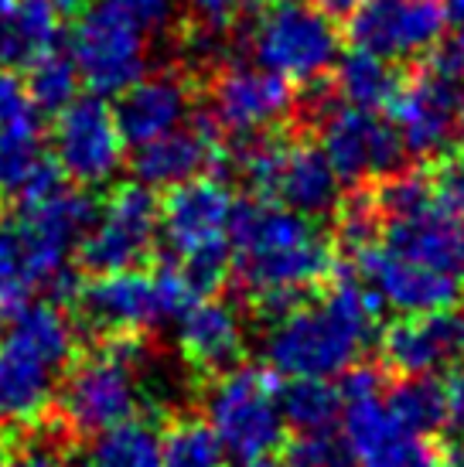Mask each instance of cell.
Returning <instances> with one entry per match:
<instances>
[{"mask_svg":"<svg viewBox=\"0 0 464 467\" xmlns=\"http://www.w3.org/2000/svg\"><path fill=\"white\" fill-rule=\"evenodd\" d=\"M229 246L232 270L267 317L294 307L335 270V249L318 222L280 202H236Z\"/></svg>","mask_w":464,"mask_h":467,"instance_id":"cell-1","label":"cell"},{"mask_svg":"<svg viewBox=\"0 0 464 467\" xmlns=\"http://www.w3.org/2000/svg\"><path fill=\"white\" fill-rule=\"evenodd\" d=\"M379 300L362 280H338L322 300L270 317L263 355L273 376L335 379L359 362L375 337Z\"/></svg>","mask_w":464,"mask_h":467,"instance_id":"cell-2","label":"cell"},{"mask_svg":"<svg viewBox=\"0 0 464 467\" xmlns=\"http://www.w3.org/2000/svg\"><path fill=\"white\" fill-rule=\"evenodd\" d=\"M92 198L55 184L25 198L11 219H0V286L25 300L41 286H69V256L92 222Z\"/></svg>","mask_w":464,"mask_h":467,"instance_id":"cell-3","label":"cell"},{"mask_svg":"<svg viewBox=\"0 0 464 467\" xmlns=\"http://www.w3.org/2000/svg\"><path fill=\"white\" fill-rule=\"evenodd\" d=\"M76 327L55 304H21L0 337V427H35L55 406Z\"/></svg>","mask_w":464,"mask_h":467,"instance_id":"cell-4","label":"cell"},{"mask_svg":"<svg viewBox=\"0 0 464 467\" xmlns=\"http://www.w3.org/2000/svg\"><path fill=\"white\" fill-rule=\"evenodd\" d=\"M236 198L216 178H192L171 188L161 205V235L195 297H206L229 276V222Z\"/></svg>","mask_w":464,"mask_h":467,"instance_id":"cell-5","label":"cell"},{"mask_svg":"<svg viewBox=\"0 0 464 467\" xmlns=\"http://www.w3.org/2000/svg\"><path fill=\"white\" fill-rule=\"evenodd\" d=\"M154 355L141 341V335H113L103 351L69 372L58 410L65 427L79 437H96L103 430L133 420L141 410V376L151 368Z\"/></svg>","mask_w":464,"mask_h":467,"instance_id":"cell-6","label":"cell"},{"mask_svg":"<svg viewBox=\"0 0 464 467\" xmlns=\"http://www.w3.org/2000/svg\"><path fill=\"white\" fill-rule=\"evenodd\" d=\"M253 62L290 86H314L342 55L335 21L314 0H267L249 27Z\"/></svg>","mask_w":464,"mask_h":467,"instance_id":"cell-7","label":"cell"},{"mask_svg":"<svg viewBox=\"0 0 464 467\" xmlns=\"http://www.w3.org/2000/svg\"><path fill=\"white\" fill-rule=\"evenodd\" d=\"M79 314L100 335H141L151 327L174 321L195 300L188 280L171 270L143 273L137 266L113 273H96L90 284L79 286Z\"/></svg>","mask_w":464,"mask_h":467,"instance_id":"cell-8","label":"cell"},{"mask_svg":"<svg viewBox=\"0 0 464 467\" xmlns=\"http://www.w3.org/2000/svg\"><path fill=\"white\" fill-rule=\"evenodd\" d=\"M206 423L239 464L273 454L284 441L280 389L259 368L232 365L206 392Z\"/></svg>","mask_w":464,"mask_h":467,"instance_id":"cell-9","label":"cell"},{"mask_svg":"<svg viewBox=\"0 0 464 467\" xmlns=\"http://www.w3.org/2000/svg\"><path fill=\"white\" fill-rule=\"evenodd\" d=\"M69 58L96 96H120L147 72V25L120 0L86 4L69 38Z\"/></svg>","mask_w":464,"mask_h":467,"instance_id":"cell-10","label":"cell"},{"mask_svg":"<svg viewBox=\"0 0 464 467\" xmlns=\"http://www.w3.org/2000/svg\"><path fill=\"white\" fill-rule=\"evenodd\" d=\"M342 441L355 467H410L420 457V437L403 427L383 400V376L369 365L342 372Z\"/></svg>","mask_w":464,"mask_h":467,"instance_id":"cell-11","label":"cell"},{"mask_svg":"<svg viewBox=\"0 0 464 467\" xmlns=\"http://www.w3.org/2000/svg\"><path fill=\"white\" fill-rule=\"evenodd\" d=\"M161 235V205L147 184H120L100 212H92L90 229L79 239V260L90 273H113L141 266Z\"/></svg>","mask_w":464,"mask_h":467,"instance_id":"cell-12","label":"cell"},{"mask_svg":"<svg viewBox=\"0 0 464 467\" xmlns=\"http://www.w3.org/2000/svg\"><path fill=\"white\" fill-rule=\"evenodd\" d=\"M322 150L342 182H375L396 174L403 164L400 137L379 109L359 106H324L322 109Z\"/></svg>","mask_w":464,"mask_h":467,"instance_id":"cell-13","label":"cell"},{"mask_svg":"<svg viewBox=\"0 0 464 467\" xmlns=\"http://www.w3.org/2000/svg\"><path fill=\"white\" fill-rule=\"evenodd\" d=\"M55 164L62 178L82 188H96L113 178L123 164V133L116 127L113 109L100 96L72 99L55 123Z\"/></svg>","mask_w":464,"mask_h":467,"instance_id":"cell-14","label":"cell"},{"mask_svg":"<svg viewBox=\"0 0 464 467\" xmlns=\"http://www.w3.org/2000/svg\"><path fill=\"white\" fill-rule=\"evenodd\" d=\"M444 7L438 0H365L348 14V35L355 48L406 62L430 52L444 38Z\"/></svg>","mask_w":464,"mask_h":467,"instance_id":"cell-15","label":"cell"},{"mask_svg":"<svg viewBox=\"0 0 464 467\" xmlns=\"http://www.w3.org/2000/svg\"><path fill=\"white\" fill-rule=\"evenodd\" d=\"M294 109L290 82L263 66H226L212 82V119L236 137H257Z\"/></svg>","mask_w":464,"mask_h":467,"instance_id":"cell-16","label":"cell"},{"mask_svg":"<svg viewBox=\"0 0 464 467\" xmlns=\"http://www.w3.org/2000/svg\"><path fill=\"white\" fill-rule=\"evenodd\" d=\"M389 109H393V130L400 137L403 150L413 157H440L458 137L461 96L458 86L438 68L400 82Z\"/></svg>","mask_w":464,"mask_h":467,"instance_id":"cell-17","label":"cell"},{"mask_svg":"<svg viewBox=\"0 0 464 467\" xmlns=\"http://www.w3.org/2000/svg\"><path fill=\"white\" fill-rule=\"evenodd\" d=\"M383 355L403 376H438L464 362V307L403 314L383 335Z\"/></svg>","mask_w":464,"mask_h":467,"instance_id":"cell-18","label":"cell"},{"mask_svg":"<svg viewBox=\"0 0 464 467\" xmlns=\"http://www.w3.org/2000/svg\"><path fill=\"white\" fill-rule=\"evenodd\" d=\"M359 280L373 290L379 307H393L400 314L434 311V307L454 304V294H458V280L451 276V270L406 260L379 243L359 253Z\"/></svg>","mask_w":464,"mask_h":467,"instance_id":"cell-19","label":"cell"},{"mask_svg":"<svg viewBox=\"0 0 464 467\" xmlns=\"http://www.w3.org/2000/svg\"><path fill=\"white\" fill-rule=\"evenodd\" d=\"M263 198H273L311 219H322L328 212H335L342 202V178L335 174L322 147L277 143V157H273Z\"/></svg>","mask_w":464,"mask_h":467,"instance_id":"cell-20","label":"cell"},{"mask_svg":"<svg viewBox=\"0 0 464 467\" xmlns=\"http://www.w3.org/2000/svg\"><path fill=\"white\" fill-rule=\"evenodd\" d=\"M188 113H192V89L185 78L171 72L141 76L137 82H130L113 109L123 140L133 147L185 127Z\"/></svg>","mask_w":464,"mask_h":467,"instance_id":"cell-21","label":"cell"},{"mask_svg":"<svg viewBox=\"0 0 464 467\" xmlns=\"http://www.w3.org/2000/svg\"><path fill=\"white\" fill-rule=\"evenodd\" d=\"M174 321H178V348L195 368L219 376L232 365H239L246 351V327L232 304L216 297H195Z\"/></svg>","mask_w":464,"mask_h":467,"instance_id":"cell-22","label":"cell"},{"mask_svg":"<svg viewBox=\"0 0 464 467\" xmlns=\"http://www.w3.org/2000/svg\"><path fill=\"white\" fill-rule=\"evenodd\" d=\"M62 184V171L41 147L38 109H25L0 123V195L35 198Z\"/></svg>","mask_w":464,"mask_h":467,"instance_id":"cell-23","label":"cell"},{"mask_svg":"<svg viewBox=\"0 0 464 467\" xmlns=\"http://www.w3.org/2000/svg\"><path fill=\"white\" fill-rule=\"evenodd\" d=\"M222 161L219 140L206 127H178L137 147L133 174L147 188H178V184L216 171Z\"/></svg>","mask_w":464,"mask_h":467,"instance_id":"cell-24","label":"cell"},{"mask_svg":"<svg viewBox=\"0 0 464 467\" xmlns=\"http://www.w3.org/2000/svg\"><path fill=\"white\" fill-rule=\"evenodd\" d=\"M58 7L52 0H14L0 17V68L27 72L58 45Z\"/></svg>","mask_w":464,"mask_h":467,"instance_id":"cell-25","label":"cell"},{"mask_svg":"<svg viewBox=\"0 0 464 467\" xmlns=\"http://www.w3.org/2000/svg\"><path fill=\"white\" fill-rule=\"evenodd\" d=\"M458 243L461 239L454 229V219L440 205L406 212V215H389L383 229V246L406 260L438 266V270H454Z\"/></svg>","mask_w":464,"mask_h":467,"instance_id":"cell-26","label":"cell"},{"mask_svg":"<svg viewBox=\"0 0 464 467\" xmlns=\"http://www.w3.org/2000/svg\"><path fill=\"white\" fill-rule=\"evenodd\" d=\"M335 89L348 106L359 109H383L393 103V96L400 89V76L389 58L373 55L365 48L338 55L335 62Z\"/></svg>","mask_w":464,"mask_h":467,"instance_id":"cell-27","label":"cell"},{"mask_svg":"<svg viewBox=\"0 0 464 467\" xmlns=\"http://www.w3.org/2000/svg\"><path fill=\"white\" fill-rule=\"evenodd\" d=\"M280 413L284 427L297 433L332 430L342 413V392L328 379H287V389H280Z\"/></svg>","mask_w":464,"mask_h":467,"instance_id":"cell-28","label":"cell"},{"mask_svg":"<svg viewBox=\"0 0 464 467\" xmlns=\"http://www.w3.org/2000/svg\"><path fill=\"white\" fill-rule=\"evenodd\" d=\"M92 467H164L161 461V433L143 420H123L116 427L96 433Z\"/></svg>","mask_w":464,"mask_h":467,"instance_id":"cell-29","label":"cell"},{"mask_svg":"<svg viewBox=\"0 0 464 467\" xmlns=\"http://www.w3.org/2000/svg\"><path fill=\"white\" fill-rule=\"evenodd\" d=\"M386 402L413 437H430L448 423V392L434 376H406Z\"/></svg>","mask_w":464,"mask_h":467,"instance_id":"cell-30","label":"cell"},{"mask_svg":"<svg viewBox=\"0 0 464 467\" xmlns=\"http://www.w3.org/2000/svg\"><path fill=\"white\" fill-rule=\"evenodd\" d=\"M161 461L164 467H222L226 451L208 423L185 416L161 433Z\"/></svg>","mask_w":464,"mask_h":467,"instance_id":"cell-31","label":"cell"},{"mask_svg":"<svg viewBox=\"0 0 464 467\" xmlns=\"http://www.w3.org/2000/svg\"><path fill=\"white\" fill-rule=\"evenodd\" d=\"M79 68L69 55L48 52L45 58H38L35 66L27 68V96L31 103L38 106V113H52L58 117L65 106L79 96Z\"/></svg>","mask_w":464,"mask_h":467,"instance_id":"cell-32","label":"cell"},{"mask_svg":"<svg viewBox=\"0 0 464 467\" xmlns=\"http://www.w3.org/2000/svg\"><path fill=\"white\" fill-rule=\"evenodd\" d=\"M338 243L359 256L362 249H369L379 243L383 233V212L379 202L369 195H352L338 202Z\"/></svg>","mask_w":464,"mask_h":467,"instance_id":"cell-33","label":"cell"},{"mask_svg":"<svg viewBox=\"0 0 464 467\" xmlns=\"http://www.w3.org/2000/svg\"><path fill=\"white\" fill-rule=\"evenodd\" d=\"M290 467H352V457L345 451V441L335 437L332 430H314L301 433L290 451H287Z\"/></svg>","mask_w":464,"mask_h":467,"instance_id":"cell-34","label":"cell"},{"mask_svg":"<svg viewBox=\"0 0 464 467\" xmlns=\"http://www.w3.org/2000/svg\"><path fill=\"white\" fill-rule=\"evenodd\" d=\"M181 4L202 25L206 35H222L239 11V0H181Z\"/></svg>","mask_w":464,"mask_h":467,"instance_id":"cell-35","label":"cell"},{"mask_svg":"<svg viewBox=\"0 0 464 467\" xmlns=\"http://www.w3.org/2000/svg\"><path fill=\"white\" fill-rule=\"evenodd\" d=\"M434 195L438 205L451 215L454 222H464V161L448 164L434 182Z\"/></svg>","mask_w":464,"mask_h":467,"instance_id":"cell-36","label":"cell"},{"mask_svg":"<svg viewBox=\"0 0 464 467\" xmlns=\"http://www.w3.org/2000/svg\"><path fill=\"white\" fill-rule=\"evenodd\" d=\"M4 467H65L62 451L55 441H27L14 457H4Z\"/></svg>","mask_w":464,"mask_h":467,"instance_id":"cell-37","label":"cell"},{"mask_svg":"<svg viewBox=\"0 0 464 467\" xmlns=\"http://www.w3.org/2000/svg\"><path fill=\"white\" fill-rule=\"evenodd\" d=\"M444 392H448V423L444 427L451 430L458 441H464V362H458L451 368V379L444 382Z\"/></svg>","mask_w":464,"mask_h":467,"instance_id":"cell-38","label":"cell"},{"mask_svg":"<svg viewBox=\"0 0 464 467\" xmlns=\"http://www.w3.org/2000/svg\"><path fill=\"white\" fill-rule=\"evenodd\" d=\"M438 72L451 78L454 86H464V27L454 35L438 55Z\"/></svg>","mask_w":464,"mask_h":467,"instance_id":"cell-39","label":"cell"},{"mask_svg":"<svg viewBox=\"0 0 464 467\" xmlns=\"http://www.w3.org/2000/svg\"><path fill=\"white\" fill-rule=\"evenodd\" d=\"M141 17L147 27H164L174 14V0H120Z\"/></svg>","mask_w":464,"mask_h":467,"instance_id":"cell-40","label":"cell"},{"mask_svg":"<svg viewBox=\"0 0 464 467\" xmlns=\"http://www.w3.org/2000/svg\"><path fill=\"white\" fill-rule=\"evenodd\" d=\"M322 11H328L332 17H348V14L355 11V7H362L365 0H314Z\"/></svg>","mask_w":464,"mask_h":467,"instance_id":"cell-41","label":"cell"},{"mask_svg":"<svg viewBox=\"0 0 464 467\" xmlns=\"http://www.w3.org/2000/svg\"><path fill=\"white\" fill-rule=\"evenodd\" d=\"M444 17L464 27V0H444Z\"/></svg>","mask_w":464,"mask_h":467,"instance_id":"cell-42","label":"cell"},{"mask_svg":"<svg viewBox=\"0 0 464 467\" xmlns=\"http://www.w3.org/2000/svg\"><path fill=\"white\" fill-rule=\"evenodd\" d=\"M243 467H290L287 461H273L270 454L267 457H253V461H243Z\"/></svg>","mask_w":464,"mask_h":467,"instance_id":"cell-43","label":"cell"},{"mask_svg":"<svg viewBox=\"0 0 464 467\" xmlns=\"http://www.w3.org/2000/svg\"><path fill=\"white\" fill-rule=\"evenodd\" d=\"M454 273H458L454 280H461V286H464V239L458 243V256H454Z\"/></svg>","mask_w":464,"mask_h":467,"instance_id":"cell-44","label":"cell"},{"mask_svg":"<svg viewBox=\"0 0 464 467\" xmlns=\"http://www.w3.org/2000/svg\"><path fill=\"white\" fill-rule=\"evenodd\" d=\"M52 4L58 7V11H82L90 0H52Z\"/></svg>","mask_w":464,"mask_h":467,"instance_id":"cell-45","label":"cell"},{"mask_svg":"<svg viewBox=\"0 0 464 467\" xmlns=\"http://www.w3.org/2000/svg\"><path fill=\"white\" fill-rule=\"evenodd\" d=\"M410 467H448V464H444V461H434V457H424V454H420Z\"/></svg>","mask_w":464,"mask_h":467,"instance_id":"cell-46","label":"cell"},{"mask_svg":"<svg viewBox=\"0 0 464 467\" xmlns=\"http://www.w3.org/2000/svg\"><path fill=\"white\" fill-rule=\"evenodd\" d=\"M458 137H461V147H464V106H461V119H458Z\"/></svg>","mask_w":464,"mask_h":467,"instance_id":"cell-47","label":"cell"},{"mask_svg":"<svg viewBox=\"0 0 464 467\" xmlns=\"http://www.w3.org/2000/svg\"><path fill=\"white\" fill-rule=\"evenodd\" d=\"M14 0H0V17H4V14H7V7H11Z\"/></svg>","mask_w":464,"mask_h":467,"instance_id":"cell-48","label":"cell"},{"mask_svg":"<svg viewBox=\"0 0 464 467\" xmlns=\"http://www.w3.org/2000/svg\"><path fill=\"white\" fill-rule=\"evenodd\" d=\"M4 457H7V454H4V447H0V467H4Z\"/></svg>","mask_w":464,"mask_h":467,"instance_id":"cell-49","label":"cell"},{"mask_svg":"<svg viewBox=\"0 0 464 467\" xmlns=\"http://www.w3.org/2000/svg\"><path fill=\"white\" fill-rule=\"evenodd\" d=\"M86 467H92V464H86Z\"/></svg>","mask_w":464,"mask_h":467,"instance_id":"cell-50","label":"cell"},{"mask_svg":"<svg viewBox=\"0 0 464 467\" xmlns=\"http://www.w3.org/2000/svg\"><path fill=\"white\" fill-rule=\"evenodd\" d=\"M263 4H267V0H263Z\"/></svg>","mask_w":464,"mask_h":467,"instance_id":"cell-51","label":"cell"}]
</instances>
